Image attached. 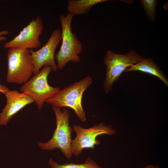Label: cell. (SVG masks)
I'll return each mask as SVG.
<instances>
[{"label": "cell", "mask_w": 168, "mask_h": 168, "mask_svg": "<svg viewBox=\"0 0 168 168\" xmlns=\"http://www.w3.org/2000/svg\"><path fill=\"white\" fill-rule=\"evenodd\" d=\"M55 113L56 128L51 139L47 142H39L38 146L42 150L51 151L60 149L65 157L71 159L72 156L71 145L72 128L69 125L70 114L65 108L61 109L52 106Z\"/></svg>", "instance_id": "obj_1"}, {"label": "cell", "mask_w": 168, "mask_h": 168, "mask_svg": "<svg viewBox=\"0 0 168 168\" xmlns=\"http://www.w3.org/2000/svg\"><path fill=\"white\" fill-rule=\"evenodd\" d=\"M74 15L70 13L59 16L62 29V44L55 58L57 61L58 70H62L70 61L75 63L80 62L79 56L82 51V43L76 35L72 32L71 23Z\"/></svg>", "instance_id": "obj_2"}, {"label": "cell", "mask_w": 168, "mask_h": 168, "mask_svg": "<svg viewBox=\"0 0 168 168\" xmlns=\"http://www.w3.org/2000/svg\"><path fill=\"white\" fill-rule=\"evenodd\" d=\"M92 82L91 77H86L79 82L60 89L55 95L47 99L45 102L60 109L66 107L72 108L81 121L84 122L86 118L82 105V96Z\"/></svg>", "instance_id": "obj_3"}, {"label": "cell", "mask_w": 168, "mask_h": 168, "mask_svg": "<svg viewBox=\"0 0 168 168\" xmlns=\"http://www.w3.org/2000/svg\"><path fill=\"white\" fill-rule=\"evenodd\" d=\"M144 58L133 50H131L125 54H116L110 50L107 51L104 58V63L106 67L103 86L105 92L106 94L110 92L114 83L119 80L121 75L127 68Z\"/></svg>", "instance_id": "obj_4"}, {"label": "cell", "mask_w": 168, "mask_h": 168, "mask_svg": "<svg viewBox=\"0 0 168 168\" xmlns=\"http://www.w3.org/2000/svg\"><path fill=\"white\" fill-rule=\"evenodd\" d=\"M7 82L22 84L27 82L33 74L34 67L29 50L17 48L8 49L7 54Z\"/></svg>", "instance_id": "obj_5"}, {"label": "cell", "mask_w": 168, "mask_h": 168, "mask_svg": "<svg viewBox=\"0 0 168 168\" xmlns=\"http://www.w3.org/2000/svg\"><path fill=\"white\" fill-rule=\"evenodd\" d=\"M72 128L76 136L72 140L71 149L72 155L75 156L80 155L84 149L94 150L96 145L100 144V141L96 139L98 136L103 134L111 136L116 133L112 126L103 122L88 128L78 125H73Z\"/></svg>", "instance_id": "obj_6"}, {"label": "cell", "mask_w": 168, "mask_h": 168, "mask_svg": "<svg viewBox=\"0 0 168 168\" xmlns=\"http://www.w3.org/2000/svg\"><path fill=\"white\" fill-rule=\"evenodd\" d=\"M52 70L50 66H44L20 88L21 92H26L33 97L40 110L47 99L55 95L60 90L59 87L50 86L48 83V77Z\"/></svg>", "instance_id": "obj_7"}, {"label": "cell", "mask_w": 168, "mask_h": 168, "mask_svg": "<svg viewBox=\"0 0 168 168\" xmlns=\"http://www.w3.org/2000/svg\"><path fill=\"white\" fill-rule=\"evenodd\" d=\"M41 16L37 15L13 39L5 43V49L17 48L33 49L39 48L41 42L39 37L44 29Z\"/></svg>", "instance_id": "obj_8"}, {"label": "cell", "mask_w": 168, "mask_h": 168, "mask_svg": "<svg viewBox=\"0 0 168 168\" xmlns=\"http://www.w3.org/2000/svg\"><path fill=\"white\" fill-rule=\"evenodd\" d=\"M62 40L61 31L58 28L54 29L47 43L41 49L36 51L29 49L34 67V75L38 74L42 68L49 66L54 72L57 67L55 60L56 47Z\"/></svg>", "instance_id": "obj_9"}, {"label": "cell", "mask_w": 168, "mask_h": 168, "mask_svg": "<svg viewBox=\"0 0 168 168\" xmlns=\"http://www.w3.org/2000/svg\"><path fill=\"white\" fill-rule=\"evenodd\" d=\"M5 95L7 103L0 114V126L7 125L15 114L27 105L35 102L33 97L26 92L9 90Z\"/></svg>", "instance_id": "obj_10"}, {"label": "cell", "mask_w": 168, "mask_h": 168, "mask_svg": "<svg viewBox=\"0 0 168 168\" xmlns=\"http://www.w3.org/2000/svg\"><path fill=\"white\" fill-rule=\"evenodd\" d=\"M139 71L158 77L167 86L168 79L159 66L152 59L145 58L137 63L128 68L125 72Z\"/></svg>", "instance_id": "obj_11"}, {"label": "cell", "mask_w": 168, "mask_h": 168, "mask_svg": "<svg viewBox=\"0 0 168 168\" xmlns=\"http://www.w3.org/2000/svg\"><path fill=\"white\" fill-rule=\"evenodd\" d=\"M107 0H69L67 9L69 13L80 15L88 13L95 5Z\"/></svg>", "instance_id": "obj_12"}, {"label": "cell", "mask_w": 168, "mask_h": 168, "mask_svg": "<svg viewBox=\"0 0 168 168\" xmlns=\"http://www.w3.org/2000/svg\"><path fill=\"white\" fill-rule=\"evenodd\" d=\"M48 164L51 168H102L91 157H88L85 162L81 164L65 163L59 164L52 158H50Z\"/></svg>", "instance_id": "obj_13"}, {"label": "cell", "mask_w": 168, "mask_h": 168, "mask_svg": "<svg viewBox=\"0 0 168 168\" xmlns=\"http://www.w3.org/2000/svg\"><path fill=\"white\" fill-rule=\"evenodd\" d=\"M139 2L143 7L148 20L154 22L156 19V9L157 4L156 0H140Z\"/></svg>", "instance_id": "obj_14"}, {"label": "cell", "mask_w": 168, "mask_h": 168, "mask_svg": "<svg viewBox=\"0 0 168 168\" xmlns=\"http://www.w3.org/2000/svg\"><path fill=\"white\" fill-rule=\"evenodd\" d=\"M10 32L7 30L0 31V41H3L7 40V38L4 35L9 34Z\"/></svg>", "instance_id": "obj_15"}, {"label": "cell", "mask_w": 168, "mask_h": 168, "mask_svg": "<svg viewBox=\"0 0 168 168\" xmlns=\"http://www.w3.org/2000/svg\"><path fill=\"white\" fill-rule=\"evenodd\" d=\"M9 90V88L6 86L2 84H0V92L5 95Z\"/></svg>", "instance_id": "obj_16"}, {"label": "cell", "mask_w": 168, "mask_h": 168, "mask_svg": "<svg viewBox=\"0 0 168 168\" xmlns=\"http://www.w3.org/2000/svg\"><path fill=\"white\" fill-rule=\"evenodd\" d=\"M142 168H160V167L157 165L150 164L147 165Z\"/></svg>", "instance_id": "obj_17"}, {"label": "cell", "mask_w": 168, "mask_h": 168, "mask_svg": "<svg viewBox=\"0 0 168 168\" xmlns=\"http://www.w3.org/2000/svg\"></svg>", "instance_id": "obj_18"}]
</instances>
